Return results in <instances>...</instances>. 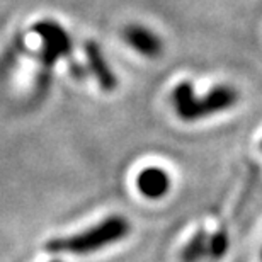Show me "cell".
I'll return each instance as SVG.
<instances>
[{"label":"cell","mask_w":262,"mask_h":262,"mask_svg":"<svg viewBox=\"0 0 262 262\" xmlns=\"http://www.w3.org/2000/svg\"><path fill=\"white\" fill-rule=\"evenodd\" d=\"M238 101V92L230 85H216L206 96L194 97L187 111L182 114V121H198V119L209 118L213 114L223 113L233 107Z\"/></svg>","instance_id":"obj_3"},{"label":"cell","mask_w":262,"mask_h":262,"mask_svg":"<svg viewBox=\"0 0 262 262\" xmlns=\"http://www.w3.org/2000/svg\"><path fill=\"white\" fill-rule=\"evenodd\" d=\"M260 148H262V143H260Z\"/></svg>","instance_id":"obj_10"},{"label":"cell","mask_w":262,"mask_h":262,"mask_svg":"<svg viewBox=\"0 0 262 262\" xmlns=\"http://www.w3.org/2000/svg\"><path fill=\"white\" fill-rule=\"evenodd\" d=\"M228 250V235L225 230H218L211 238L208 240V254L213 259H222Z\"/></svg>","instance_id":"obj_8"},{"label":"cell","mask_w":262,"mask_h":262,"mask_svg":"<svg viewBox=\"0 0 262 262\" xmlns=\"http://www.w3.org/2000/svg\"><path fill=\"white\" fill-rule=\"evenodd\" d=\"M136 186L145 198L160 199L170 189V177L159 167H148V169H143L138 174Z\"/></svg>","instance_id":"obj_6"},{"label":"cell","mask_w":262,"mask_h":262,"mask_svg":"<svg viewBox=\"0 0 262 262\" xmlns=\"http://www.w3.org/2000/svg\"><path fill=\"white\" fill-rule=\"evenodd\" d=\"M85 56H87V65L89 70L96 80L99 82L102 91L113 92L118 87V78L114 75V72L111 70V67L107 65L106 58L102 55V50L96 41H87L85 45Z\"/></svg>","instance_id":"obj_4"},{"label":"cell","mask_w":262,"mask_h":262,"mask_svg":"<svg viewBox=\"0 0 262 262\" xmlns=\"http://www.w3.org/2000/svg\"><path fill=\"white\" fill-rule=\"evenodd\" d=\"M208 233L204 230H199L182 250V262H199L204 255H208Z\"/></svg>","instance_id":"obj_7"},{"label":"cell","mask_w":262,"mask_h":262,"mask_svg":"<svg viewBox=\"0 0 262 262\" xmlns=\"http://www.w3.org/2000/svg\"><path fill=\"white\" fill-rule=\"evenodd\" d=\"M34 33L43 39V50H41L43 70H41V75L46 77L56 61L72 53V38L55 20H39V23H36Z\"/></svg>","instance_id":"obj_2"},{"label":"cell","mask_w":262,"mask_h":262,"mask_svg":"<svg viewBox=\"0 0 262 262\" xmlns=\"http://www.w3.org/2000/svg\"><path fill=\"white\" fill-rule=\"evenodd\" d=\"M53 262H60V260H53Z\"/></svg>","instance_id":"obj_9"},{"label":"cell","mask_w":262,"mask_h":262,"mask_svg":"<svg viewBox=\"0 0 262 262\" xmlns=\"http://www.w3.org/2000/svg\"><path fill=\"white\" fill-rule=\"evenodd\" d=\"M129 228L131 227L126 218L114 214V216L102 220L99 225L85 230V232L72 235V237H60L50 240L46 244V249H48V252L53 254L87 255L126 238Z\"/></svg>","instance_id":"obj_1"},{"label":"cell","mask_w":262,"mask_h":262,"mask_svg":"<svg viewBox=\"0 0 262 262\" xmlns=\"http://www.w3.org/2000/svg\"><path fill=\"white\" fill-rule=\"evenodd\" d=\"M123 38L126 39V43L138 51L140 55L146 56V58H155L162 53V41L154 31H150L145 26L131 24L123 31Z\"/></svg>","instance_id":"obj_5"}]
</instances>
